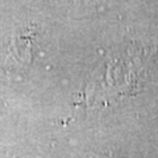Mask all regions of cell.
I'll list each match as a JSON object with an SVG mask.
<instances>
[{"instance_id":"1","label":"cell","mask_w":158,"mask_h":158,"mask_svg":"<svg viewBox=\"0 0 158 158\" xmlns=\"http://www.w3.org/2000/svg\"><path fill=\"white\" fill-rule=\"evenodd\" d=\"M0 158H17L13 154H8V153H0Z\"/></svg>"}]
</instances>
